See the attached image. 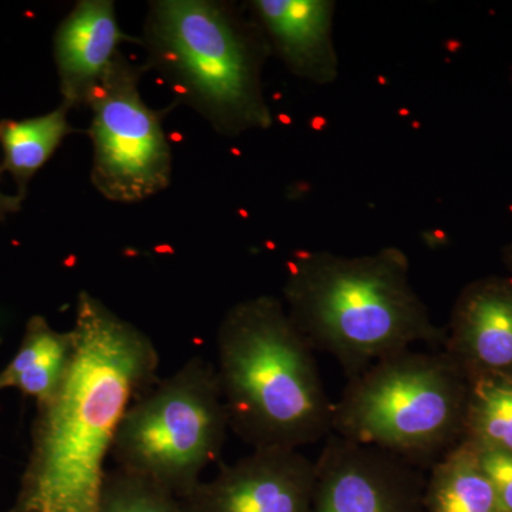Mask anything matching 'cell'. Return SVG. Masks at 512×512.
I'll return each instance as SVG.
<instances>
[{
	"instance_id": "6da1fadb",
	"label": "cell",
	"mask_w": 512,
	"mask_h": 512,
	"mask_svg": "<svg viewBox=\"0 0 512 512\" xmlns=\"http://www.w3.org/2000/svg\"><path fill=\"white\" fill-rule=\"evenodd\" d=\"M74 355L52 399L37 404L32 451L9 512H97L121 420L157 383L153 340L92 293L77 296Z\"/></svg>"
},
{
	"instance_id": "7a4b0ae2",
	"label": "cell",
	"mask_w": 512,
	"mask_h": 512,
	"mask_svg": "<svg viewBox=\"0 0 512 512\" xmlns=\"http://www.w3.org/2000/svg\"><path fill=\"white\" fill-rule=\"evenodd\" d=\"M284 305L313 352L332 356L348 379L413 346L446 342L414 291L409 258L396 247L360 256H293Z\"/></svg>"
},
{
	"instance_id": "3957f363",
	"label": "cell",
	"mask_w": 512,
	"mask_h": 512,
	"mask_svg": "<svg viewBox=\"0 0 512 512\" xmlns=\"http://www.w3.org/2000/svg\"><path fill=\"white\" fill-rule=\"evenodd\" d=\"M313 353L275 296L225 313L215 370L229 429L252 450H301L332 433L333 403Z\"/></svg>"
},
{
	"instance_id": "277c9868",
	"label": "cell",
	"mask_w": 512,
	"mask_h": 512,
	"mask_svg": "<svg viewBox=\"0 0 512 512\" xmlns=\"http://www.w3.org/2000/svg\"><path fill=\"white\" fill-rule=\"evenodd\" d=\"M140 45L153 70L215 133L237 137L268 130L262 69L271 52L251 15L222 0H154Z\"/></svg>"
},
{
	"instance_id": "5b68a950",
	"label": "cell",
	"mask_w": 512,
	"mask_h": 512,
	"mask_svg": "<svg viewBox=\"0 0 512 512\" xmlns=\"http://www.w3.org/2000/svg\"><path fill=\"white\" fill-rule=\"evenodd\" d=\"M468 389L447 352L404 350L349 379L332 433L416 466H433L464 426Z\"/></svg>"
},
{
	"instance_id": "8992f818",
	"label": "cell",
	"mask_w": 512,
	"mask_h": 512,
	"mask_svg": "<svg viewBox=\"0 0 512 512\" xmlns=\"http://www.w3.org/2000/svg\"><path fill=\"white\" fill-rule=\"evenodd\" d=\"M228 429L217 370L195 356L131 403L111 456L119 470L183 498L220 458Z\"/></svg>"
},
{
	"instance_id": "52a82bcc",
	"label": "cell",
	"mask_w": 512,
	"mask_h": 512,
	"mask_svg": "<svg viewBox=\"0 0 512 512\" xmlns=\"http://www.w3.org/2000/svg\"><path fill=\"white\" fill-rule=\"evenodd\" d=\"M144 66L117 53L87 101L92 111L93 144L90 180L106 200L137 204L167 190L173 153L164 117L177 104L154 110L140 92Z\"/></svg>"
},
{
	"instance_id": "ba28073f",
	"label": "cell",
	"mask_w": 512,
	"mask_h": 512,
	"mask_svg": "<svg viewBox=\"0 0 512 512\" xmlns=\"http://www.w3.org/2000/svg\"><path fill=\"white\" fill-rule=\"evenodd\" d=\"M419 466L330 433L315 460L311 512H414Z\"/></svg>"
},
{
	"instance_id": "9c48e42d",
	"label": "cell",
	"mask_w": 512,
	"mask_h": 512,
	"mask_svg": "<svg viewBox=\"0 0 512 512\" xmlns=\"http://www.w3.org/2000/svg\"><path fill=\"white\" fill-rule=\"evenodd\" d=\"M313 485L301 450H252L180 500L187 512H311Z\"/></svg>"
},
{
	"instance_id": "30bf717a",
	"label": "cell",
	"mask_w": 512,
	"mask_h": 512,
	"mask_svg": "<svg viewBox=\"0 0 512 512\" xmlns=\"http://www.w3.org/2000/svg\"><path fill=\"white\" fill-rule=\"evenodd\" d=\"M332 0H252L248 10L286 69L318 86L339 76Z\"/></svg>"
},
{
	"instance_id": "8fae6325",
	"label": "cell",
	"mask_w": 512,
	"mask_h": 512,
	"mask_svg": "<svg viewBox=\"0 0 512 512\" xmlns=\"http://www.w3.org/2000/svg\"><path fill=\"white\" fill-rule=\"evenodd\" d=\"M140 39L121 32L111 0H80L55 35V60L64 106L84 109L121 43Z\"/></svg>"
},
{
	"instance_id": "7c38bea8",
	"label": "cell",
	"mask_w": 512,
	"mask_h": 512,
	"mask_svg": "<svg viewBox=\"0 0 512 512\" xmlns=\"http://www.w3.org/2000/svg\"><path fill=\"white\" fill-rule=\"evenodd\" d=\"M447 355L474 377L512 375V285L481 282L458 299L447 335Z\"/></svg>"
},
{
	"instance_id": "4fadbf2b",
	"label": "cell",
	"mask_w": 512,
	"mask_h": 512,
	"mask_svg": "<svg viewBox=\"0 0 512 512\" xmlns=\"http://www.w3.org/2000/svg\"><path fill=\"white\" fill-rule=\"evenodd\" d=\"M74 333L59 332L43 316H33L20 348L0 372L5 387H15L37 404L52 399L74 355Z\"/></svg>"
},
{
	"instance_id": "5bb4252c",
	"label": "cell",
	"mask_w": 512,
	"mask_h": 512,
	"mask_svg": "<svg viewBox=\"0 0 512 512\" xmlns=\"http://www.w3.org/2000/svg\"><path fill=\"white\" fill-rule=\"evenodd\" d=\"M424 503L427 512H501L476 448L467 441L431 466Z\"/></svg>"
},
{
	"instance_id": "9a60e30c",
	"label": "cell",
	"mask_w": 512,
	"mask_h": 512,
	"mask_svg": "<svg viewBox=\"0 0 512 512\" xmlns=\"http://www.w3.org/2000/svg\"><path fill=\"white\" fill-rule=\"evenodd\" d=\"M69 111L62 103L35 119L0 121V144L5 156L3 170L15 178L22 200L30 180L55 154L64 138L77 133L67 119Z\"/></svg>"
},
{
	"instance_id": "2e32d148",
	"label": "cell",
	"mask_w": 512,
	"mask_h": 512,
	"mask_svg": "<svg viewBox=\"0 0 512 512\" xmlns=\"http://www.w3.org/2000/svg\"><path fill=\"white\" fill-rule=\"evenodd\" d=\"M464 427L477 450L512 453V375L470 380Z\"/></svg>"
},
{
	"instance_id": "e0dca14e",
	"label": "cell",
	"mask_w": 512,
	"mask_h": 512,
	"mask_svg": "<svg viewBox=\"0 0 512 512\" xmlns=\"http://www.w3.org/2000/svg\"><path fill=\"white\" fill-rule=\"evenodd\" d=\"M97 512H187L180 498L119 468L107 471Z\"/></svg>"
},
{
	"instance_id": "ac0fdd59",
	"label": "cell",
	"mask_w": 512,
	"mask_h": 512,
	"mask_svg": "<svg viewBox=\"0 0 512 512\" xmlns=\"http://www.w3.org/2000/svg\"><path fill=\"white\" fill-rule=\"evenodd\" d=\"M485 476L493 484L501 512H512V453L477 450Z\"/></svg>"
},
{
	"instance_id": "d6986e66",
	"label": "cell",
	"mask_w": 512,
	"mask_h": 512,
	"mask_svg": "<svg viewBox=\"0 0 512 512\" xmlns=\"http://www.w3.org/2000/svg\"><path fill=\"white\" fill-rule=\"evenodd\" d=\"M20 202H22V198H20L19 195L12 197V195L5 194V192L0 190V218L12 214V212L19 211Z\"/></svg>"
},
{
	"instance_id": "ffe728a7",
	"label": "cell",
	"mask_w": 512,
	"mask_h": 512,
	"mask_svg": "<svg viewBox=\"0 0 512 512\" xmlns=\"http://www.w3.org/2000/svg\"><path fill=\"white\" fill-rule=\"evenodd\" d=\"M6 389L5 383H3L2 377H0V390Z\"/></svg>"
},
{
	"instance_id": "44dd1931",
	"label": "cell",
	"mask_w": 512,
	"mask_h": 512,
	"mask_svg": "<svg viewBox=\"0 0 512 512\" xmlns=\"http://www.w3.org/2000/svg\"><path fill=\"white\" fill-rule=\"evenodd\" d=\"M510 259H511V262H512V245L510 247Z\"/></svg>"
}]
</instances>
